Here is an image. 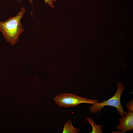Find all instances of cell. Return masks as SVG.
<instances>
[{
	"instance_id": "obj_1",
	"label": "cell",
	"mask_w": 133,
	"mask_h": 133,
	"mask_svg": "<svg viewBox=\"0 0 133 133\" xmlns=\"http://www.w3.org/2000/svg\"><path fill=\"white\" fill-rule=\"evenodd\" d=\"M22 7L15 16L10 17L5 21H0V31L6 41L13 45L18 41L19 37L24 31L21 20L25 12Z\"/></svg>"
},
{
	"instance_id": "obj_2",
	"label": "cell",
	"mask_w": 133,
	"mask_h": 133,
	"mask_svg": "<svg viewBox=\"0 0 133 133\" xmlns=\"http://www.w3.org/2000/svg\"><path fill=\"white\" fill-rule=\"evenodd\" d=\"M117 85V90L113 96L106 101L100 103H96L90 106L89 109L92 113L97 114L100 112L104 106L107 105L116 108L122 117H124L126 115L127 113L124 111L120 102L121 95L126 88L121 82L118 83Z\"/></svg>"
},
{
	"instance_id": "obj_3",
	"label": "cell",
	"mask_w": 133,
	"mask_h": 133,
	"mask_svg": "<svg viewBox=\"0 0 133 133\" xmlns=\"http://www.w3.org/2000/svg\"><path fill=\"white\" fill-rule=\"evenodd\" d=\"M54 100L59 106L66 108L75 106L82 103L92 104L97 103V100L86 99L72 94L63 93L58 95Z\"/></svg>"
},
{
	"instance_id": "obj_4",
	"label": "cell",
	"mask_w": 133,
	"mask_h": 133,
	"mask_svg": "<svg viewBox=\"0 0 133 133\" xmlns=\"http://www.w3.org/2000/svg\"><path fill=\"white\" fill-rule=\"evenodd\" d=\"M119 121V125L116 127V129L123 133L132 130L133 129V111L128 110L126 115L124 117L120 118Z\"/></svg>"
},
{
	"instance_id": "obj_5",
	"label": "cell",
	"mask_w": 133,
	"mask_h": 133,
	"mask_svg": "<svg viewBox=\"0 0 133 133\" xmlns=\"http://www.w3.org/2000/svg\"><path fill=\"white\" fill-rule=\"evenodd\" d=\"M80 130L76 128H74L72 125L71 120H68L65 122L64 125L63 133H78Z\"/></svg>"
},
{
	"instance_id": "obj_6",
	"label": "cell",
	"mask_w": 133,
	"mask_h": 133,
	"mask_svg": "<svg viewBox=\"0 0 133 133\" xmlns=\"http://www.w3.org/2000/svg\"><path fill=\"white\" fill-rule=\"evenodd\" d=\"M86 121L91 125L92 127V131L89 133H102L101 131L102 127V125L96 124L90 117L86 118Z\"/></svg>"
},
{
	"instance_id": "obj_7",
	"label": "cell",
	"mask_w": 133,
	"mask_h": 133,
	"mask_svg": "<svg viewBox=\"0 0 133 133\" xmlns=\"http://www.w3.org/2000/svg\"><path fill=\"white\" fill-rule=\"evenodd\" d=\"M133 99L131 101H129L126 104L127 108L128 110L133 111Z\"/></svg>"
},
{
	"instance_id": "obj_8",
	"label": "cell",
	"mask_w": 133,
	"mask_h": 133,
	"mask_svg": "<svg viewBox=\"0 0 133 133\" xmlns=\"http://www.w3.org/2000/svg\"><path fill=\"white\" fill-rule=\"evenodd\" d=\"M22 0H18V1H20ZM45 3L48 4L52 8H53L54 7L53 1L52 0H44Z\"/></svg>"
},
{
	"instance_id": "obj_9",
	"label": "cell",
	"mask_w": 133,
	"mask_h": 133,
	"mask_svg": "<svg viewBox=\"0 0 133 133\" xmlns=\"http://www.w3.org/2000/svg\"><path fill=\"white\" fill-rule=\"evenodd\" d=\"M52 1H53L56 2L57 0H52Z\"/></svg>"
},
{
	"instance_id": "obj_10",
	"label": "cell",
	"mask_w": 133,
	"mask_h": 133,
	"mask_svg": "<svg viewBox=\"0 0 133 133\" xmlns=\"http://www.w3.org/2000/svg\"></svg>"
}]
</instances>
